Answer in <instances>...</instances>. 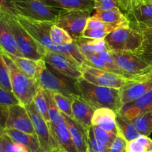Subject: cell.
Returning a JSON list of instances; mask_svg holds the SVG:
<instances>
[{
    "mask_svg": "<svg viewBox=\"0 0 152 152\" xmlns=\"http://www.w3.org/2000/svg\"><path fill=\"white\" fill-rule=\"evenodd\" d=\"M108 48L113 51L138 53L142 47V33L132 27H122L110 33L105 37Z\"/></svg>",
    "mask_w": 152,
    "mask_h": 152,
    "instance_id": "8992f818",
    "label": "cell"
},
{
    "mask_svg": "<svg viewBox=\"0 0 152 152\" xmlns=\"http://www.w3.org/2000/svg\"><path fill=\"white\" fill-rule=\"evenodd\" d=\"M39 152H43V151H39Z\"/></svg>",
    "mask_w": 152,
    "mask_h": 152,
    "instance_id": "f5cc1de1",
    "label": "cell"
},
{
    "mask_svg": "<svg viewBox=\"0 0 152 152\" xmlns=\"http://www.w3.org/2000/svg\"><path fill=\"white\" fill-rule=\"evenodd\" d=\"M86 62L85 64L89 66L126 77L116 63L114 57L111 53V50H105V51L88 55L86 56Z\"/></svg>",
    "mask_w": 152,
    "mask_h": 152,
    "instance_id": "2e32d148",
    "label": "cell"
},
{
    "mask_svg": "<svg viewBox=\"0 0 152 152\" xmlns=\"http://www.w3.org/2000/svg\"><path fill=\"white\" fill-rule=\"evenodd\" d=\"M8 14L17 16L19 13L16 8L13 0H0V15Z\"/></svg>",
    "mask_w": 152,
    "mask_h": 152,
    "instance_id": "b9f144b4",
    "label": "cell"
},
{
    "mask_svg": "<svg viewBox=\"0 0 152 152\" xmlns=\"http://www.w3.org/2000/svg\"><path fill=\"white\" fill-rule=\"evenodd\" d=\"M143 37L142 47L137 53L143 58L152 65V28H145L140 29Z\"/></svg>",
    "mask_w": 152,
    "mask_h": 152,
    "instance_id": "f1b7e54d",
    "label": "cell"
},
{
    "mask_svg": "<svg viewBox=\"0 0 152 152\" xmlns=\"http://www.w3.org/2000/svg\"><path fill=\"white\" fill-rule=\"evenodd\" d=\"M51 94L56 107L59 110L60 113L68 116V117H72L73 114L71 99L59 93H52L51 92Z\"/></svg>",
    "mask_w": 152,
    "mask_h": 152,
    "instance_id": "d590c367",
    "label": "cell"
},
{
    "mask_svg": "<svg viewBox=\"0 0 152 152\" xmlns=\"http://www.w3.org/2000/svg\"><path fill=\"white\" fill-rule=\"evenodd\" d=\"M87 152H98V151H94V150L91 149V148H88V150Z\"/></svg>",
    "mask_w": 152,
    "mask_h": 152,
    "instance_id": "681fc988",
    "label": "cell"
},
{
    "mask_svg": "<svg viewBox=\"0 0 152 152\" xmlns=\"http://www.w3.org/2000/svg\"><path fill=\"white\" fill-rule=\"evenodd\" d=\"M92 17L118 28L130 26L126 15L121 11L120 8H114L103 11H96Z\"/></svg>",
    "mask_w": 152,
    "mask_h": 152,
    "instance_id": "484cf974",
    "label": "cell"
},
{
    "mask_svg": "<svg viewBox=\"0 0 152 152\" xmlns=\"http://www.w3.org/2000/svg\"><path fill=\"white\" fill-rule=\"evenodd\" d=\"M4 61L10 73L12 92L24 106L33 102L36 93L39 88L37 80L29 78L21 72L11 58L2 51Z\"/></svg>",
    "mask_w": 152,
    "mask_h": 152,
    "instance_id": "5b68a950",
    "label": "cell"
},
{
    "mask_svg": "<svg viewBox=\"0 0 152 152\" xmlns=\"http://www.w3.org/2000/svg\"><path fill=\"white\" fill-rule=\"evenodd\" d=\"M21 16L39 22L55 23L64 10L48 5L45 0H13Z\"/></svg>",
    "mask_w": 152,
    "mask_h": 152,
    "instance_id": "52a82bcc",
    "label": "cell"
},
{
    "mask_svg": "<svg viewBox=\"0 0 152 152\" xmlns=\"http://www.w3.org/2000/svg\"><path fill=\"white\" fill-rule=\"evenodd\" d=\"M76 86L80 97L95 110L108 108L117 113L123 106L120 89L94 85L83 77L77 80Z\"/></svg>",
    "mask_w": 152,
    "mask_h": 152,
    "instance_id": "7a4b0ae2",
    "label": "cell"
},
{
    "mask_svg": "<svg viewBox=\"0 0 152 152\" xmlns=\"http://www.w3.org/2000/svg\"><path fill=\"white\" fill-rule=\"evenodd\" d=\"M145 2H150V3H152V0H147Z\"/></svg>",
    "mask_w": 152,
    "mask_h": 152,
    "instance_id": "f907efd6",
    "label": "cell"
},
{
    "mask_svg": "<svg viewBox=\"0 0 152 152\" xmlns=\"http://www.w3.org/2000/svg\"><path fill=\"white\" fill-rule=\"evenodd\" d=\"M142 1V0H117V2L120 10L124 11L126 13L140 4Z\"/></svg>",
    "mask_w": 152,
    "mask_h": 152,
    "instance_id": "bcb514c9",
    "label": "cell"
},
{
    "mask_svg": "<svg viewBox=\"0 0 152 152\" xmlns=\"http://www.w3.org/2000/svg\"><path fill=\"white\" fill-rule=\"evenodd\" d=\"M8 56L11 58V59L21 72L23 73L29 78L37 80L39 74L40 64H41L42 59L39 61H36L24 57V56H11V55H8Z\"/></svg>",
    "mask_w": 152,
    "mask_h": 152,
    "instance_id": "4316f807",
    "label": "cell"
},
{
    "mask_svg": "<svg viewBox=\"0 0 152 152\" xmlns=\"http://www.w3.org/2000/svg\"><path fill=\"white\" fill-rule=\"evenodd\" d=\"M150 111H152V90L134 102L123 105L119 113L126 118L133 120L136 117Z\"/></svg>",
    "mask_w": 152,
    "mask_h": 152,
    "instance_id": "9a60e30c",
    "label": "cell"
},
{
    "mask_svg": "<svg viewBox=\"0 0 152 152\" xmlns=\"http://www.w3.org/2000/svg\"><path fill=\"white\" fill-rule=\"evenodd\" d=\"M94 10L96 11L111 10L119 7L117 0H94Z\"/></svg>",
    "mask_w": 152,
    "mask_h": 152,
    "instance_id": "7bdbcfd3",
    "label": "cell"
},
{
    "mask_svg": "<svg viewBox=\"0 0 152 152\" xmlns=\"http://www.w3.org/2000/svg\"><path fill=\"white\" fill-rule=\"evenodd\" d=\"M0 49L4 53L16 56H22L18 50L11 31L4 19L0 16Z\"/></svg>",
    "mask_w": 152,
    "mask_h": 152,
    "instance_id": "7402d4cb",
    "label": "cell"
},
{
    "mask_svg": "<svg viewBox=\"0 0 152 152\" xmlns=\"http://www.w3.org/2000/svg\"><path fill=\"white\" fill-rule=\"evenodd\" d=\"M132 121L140 135L148 137L152 133V111L142 114Z\"/></svg>",
    "mask_w": 152,
    "mask_h": 152,
    "instance_id": "1f68e13d",
    "label": "cell"
},
{
    "mask_svg": "<svg viewBox=\"0 0 152 152\" xmlns=\"http://www.w3.org/2000/svg\"><path fill=\"white\" fill-rule=\"evenodd\" d=\"M0 86L5 90L12 92L10 73L8 68L4 61L2 50L0 49Z\"/></svg>",
    "mask_w": 152,
    "mask_h": 152,
    "instance_id": "8d00e7d4",
    "label": "cell"
},
{
    "mask_svg": "<svg viewBox=\"0 0 152 152\" xmlns=\"http://www.w3.org/2000/svg\"><path fill=\"white\" fill-rule=\"evenodd\" d=\"M37 82L39 87L43 90L61 94L69 99L80 96L76 86L77 80L59 74L46 63L44 59L41 60Z\"/></svg>",
    "mask_w": 152,
    "mask_h": 152,
    "instance_id": "3957f363",
    "label": "cell"
},
{
    "mask_svg": "<svg viewBox=\"0 0 152 152\" xmlns=\"http://www.w3.org/2000/svg\"><path fill=\"white\" fill-rule=\"evenodd\" d=\"M8 113L9 107L0 104V131H4L6 129Z\"/></svg>",
    "mask_w": 152,
    "mask_h": 152,
    "instance_id": "7dc6e473",
    "label": "cell"
},
{
    "mask_svg": "<svg viewBox=\"0 0 152 152\" xmlns=\"http://www.w3.org/2000/svg\"><path fill=\"white\" fill-rule=\"evenodd\" d=\"M33 102L35 105L39 113L42 116L43 118L46 120L47 123H49L50 118H49L48 114V102L45 92L41 88L39 87L34 98Z\"/></svg>",
    "mask_w": 152,
    "mask_h": 152,
    "instance_id": "4dcf8cb0",
    "label": "cell"
},
{
    "mask_svg": "<svg viewBox=\"0 0 152 152\" xmlns=\"http://www.w3.org/2000/svg\"><path fill=\"white\" fill-rule=\"evenodd\" d=\"M92 131L94 134L95 138L99 141L100 143L110 147L114 140H115L117 134L112 133V132H106L100 128L96 126H91Z\"/></svg>",
    "mask_w": 152,
    "mask_h": 152,
    "instance_id": "74e56055",
    "label": "cell"
},
{
    "mask_svg": "<svg viewBox=\"0 0 152 152\" xmlns=\"http://www.w3.org/2000/svg\"><path fill=\"white\" fill-rule=\"evenodd\" d=\"M116 123L117 133L120 134L127 142L136 139L140 135L133 121L126 118L119 112L117 113L116 116Z\"/></svg>",
    "mask_w": 152,
    "mask_h": 152,
    "instance_id": "83f0119b",
    "label": "cell"
},
{
    "mask_svg": "<svg viewBox=\"0 0 152 152\" xmlns=\"http://www.w3.org/2000/svg\"><path fill=\"white\" fill-rule=\"evenodd\" d=\"M147 1V0H142V2H145V1Z\"/></svg>",
    "mask_w": 152,
    "mask_h": 152,
    "instance_id": "816d5d0a",
    "label": "cell"
},
{
    "mask_svg": "<svg viewBox=\"0 0 152 152\" xmlns=\"http://www.w3.org/2000/svg\"><path fill=\"white\" fill-rule=\"evenodd\" d=\"M110 31L106 30H99V29H88L86 28L83 31V37L86 38L94 39H102L107 37L108 34H110Z\"/></svg>",
    "mask_w": 152,
    "mask_h": 152,
    "instance_id": "f6af8a7d",
    "label": "cell"
},
{
    "mask_svg": "<svg viewBox=\"0 0 152 152\" xmlns=\"http://www.w3.org/2000/svg\"><path fill=\"white\" fill-rule=\"evenodd\" d=\"M6 129H13L36 135L31 117L25 106L22 104L9 107Z\"/></svg>",
    "mask_w": 152,
    "mask_h": 152,
    "instance_id": "4fadbf2b",
    "label": "cell"
},
{
    "mask_svg": "<svg viewBox=\"0 0 152 152\" xmlns=\"http://www.w3.org/2000/svg\"><path fill=\"white\" fill-rule=\"evenodd\" d=\"M32 121L36 136L38 138L40 148L43 152H62L53 138L48 123L39 113L34 102L25 106Z\"/></svg>",
    "mask_w": 152,
    "mask_h": 152,
    "instance_id": "30bf717a",
    "label": "cell"
},
{
    "mask_svg": "<svg viewBox=\"0 0 152 152\" xmlns=\"http://www.w3.org/2000/svg\"><path fill=\"white\" fill-rule=\"evenodd\" d=\"M91 13L84 10H64L54 24L66 31L74 39L83 37Z\"/></svg>",
    "mask_w": 152,
    "mask_h": 152,
    "instance_id": "8fae6325",
    "label": "cell"
},
{
    "mask_svg": "<svg viewBox=\"0 0 152 152\" xmlns=\"http://www.w3.org/2000/svg\"><path fill=\"white\" fill-rule=\"evenodd\" d=\"M117 113L108 108H100L94 112L91 120L92 126H96L106 132H112L117 134L116 123Z\"/></svg>",
    "mask_w": 152,
    "mask_h": 152,
    "instance_id": "44dd1931",
    "label": "cell"
},
{
    "mask_svg": "<svg viewBox=\"0 0 152 152\" xmlns=\"http://www.w3.org/2000/svg\"><path fill=\"white\" fill-rule=\"evenodd\" d=\"M125 15L130 27L134 29L152 28V3L141 2Z\"/></svg>",
    "mask_w": 152,
    "mask_h": 152,
    "instance_id": "5bb4252c",
    "label": "cell"
},
{
    "mask_svg": "<svg viewBox=\"0 0 152 152\" xmlns=\"http://www.w3.org/2000/svg\"><path fill=\"white\" fill-rule=\"evenodd\" d=\"M151 90H152V82L137 80L126 85L120 89L122 105L134 102Z\"/></svg>",
    "mask_w": 152,
    "mask_h": 152,
    "instance_id": "e0dca14e",
    "label": "cell"
},
{
    "mask_svg": "<svg viewBox=\"0 0 152 152\" xmlns=\"http://www.w3.org/2000/svg\"><path fill=\"white\" fill-rule=\"evenodd\" d=\"M16 17L19 23L25 28V29H26V31L47 51L67 55L75 59L80 65L86 63V58L82 54L78 47L74 42L66 45H59L52 41L50 37V30L54 23L33 20L21 15Z\"/></svg>",
    "mask_w": 152,
    "mask_h": 152,
    "instance_id": "6da1fadb",
    "label": "cell"
},
{
    "mask_svg": "<svg viewBox=\"0 0 152 152\" xmlns=\"http://www.w3.org/2000/svg\"><path fill=\"white\" fill-rule=\"evenodd\" d=\"M4 133L13 142L22 145L29 152H39L42 151L38 138L36 135L30 134L13 129H5Z\"/></svg>",
    "mask_w": 152,
    "mask_h": 152,
    "instance_id": "603a6c76",
    "label": "cell"
},
{
    "mask_svg": "<svg viewBox=\"0 0 152 152\" xmlns=\"http://www.w3.org/2000/svg\"><path fill=\"white\" fill-rule=\"evenodd\" d=\"M126 152H152V139L140 135L136 139L127 142Z\"/></svg>",
    "mask_w": 152,
    "mask_h": 152,
    "instance_id": "f546056e",
    "label": "cell"
},
{
    "mask_svg": "<svg viewBox=\"0 0 152 152\" xmlns=\"http://www.w3.org/2000/svg\"><path fill=\"white\" fill-rule=\"evenodd\" d=\"M45 92L48 102V114L50 123H53V124H59V123H64L65 120H64V118L62 117L59 110L56 107L54 99L52 96L51 92L48 91H45Z\"/></svg>",
    "mask_w": 152,
    "mask_h": 152,
    "instance_id": "e575fe53",
    "label": "cell"
},
{
    "mask_svg": "<svg viewBox=\"0 0 152 152\" xmlns=\"http://www.w3.org/2000/svg\"><path fill=\"white\" fill-rule=\"evenodd\" d=\"M50 37L52 41L59 45H66L74 42V39L71 35L55 24L52 25L50 30Z\"/></svg>",
    "mask_w": 152,
    "mask_h": 152,
    "instance_id": "d6a6232c",
    "label": "cell"
},
{
    "mask_svg": "<svg viewBox=\"0 0 152 152\" xmlns=\"http://www.w3.org/2000/svg\"><path fill=\"white\" fill-rule=\"evenodd\" d=\"M83 78L86 81L97 86L120 89L126 85L137 80L138 78H128L110 71L93 68L86 64L81 65Z\"/></svg>",
    "mask_w": 152,
    "mask_h": 152,
    "instance_id": "ba28073f",
    "label": "cell"
},
{
    "mask_svg": "<svg viewBox=\"0 0 152 152\" xmlns=\"http://www.w3.org/2000/svg\"><path fill=\"white\" fill-rule=\"evenodd\" d=\"M86 28L88 29H99V30H106V31L112 32L114 30L119 28L118 27L114 26V25H109V24L105 23L101 21L98 20V19H94V17L91 16L88 19L87 24H86Z\"/></svg>",
    "mask_w": 152,
    "mask_h": 152,
    "instance_id": "ab89813d",
    "label": "cell"
},
{
    "mask_svg": "<svg viewBox=\"0 0 152 152\" xmlns=\"http://www.w3.org/2000/svg\"><path fill=\"white\" fill-rule=\"evenodd\" d=\"M0 16L11 31L18 50L22 56L36 61L43 59L47 50L25 29L16 16L8 14H2Z\"/></svg>",
    "mask_w": 152,
    "mask_h": 152,
    "instance_id": "277c9868",
    "label": "cell"
},
{
    "mask_svg": "<svg viewBox=\"0 0 152 152\" xmlns=\"http://www.w3.org/2000/svg\"><path fill=\"white\" fill-rule=\"evenodd\" d=\"M0 152H29L28 150L19 143H15L4 131H0Z\"/></svg>",
    "mask_w": 152,
    "mask_h": 152,
    "instance_id": "836d02e7",
    "label": "cell"
},
{
    "mask_svg": "<svg viewBox=\"0 0 152 152\" xmlns=\"http://www.w3.org/2000/svg\"><path fill=\"white\" fill-rule=\"evenodd\" d=\"M0 104L10 107L21 103L13 92L5 90L0 86Z\"/></svg>",
    "mask_w": 152,
    "mask_h": 152,
    "instance_id": "f35d334b",
    "label": "cell"
},
{
    "mask_svg": "<svg viewBox=\"0 0 152 152\" xmlns=\"http://www.w3.org/2000/svg\"><path fill=\"white\" fill-rule=\"evenodd\" d=\"M43 59L53 69L65 77L75 80H79L83 77L81 65L72 57L67 55L47 51Z\"/></svg>",
    "mask_w": 152,
    "mask_h": 152,
    "instance_id": "7c38bea8",
    "label": "cell"
},
{
    "mask_svg": "<svg viewBox=\"0 0 152 152\" xmlns=\"http://www.w3.org/2000/svg\"><path fill=\"white\" fill-rule=\"evenodd\" d=\"M48 5L64 10H84L91 13L94 10V0H45Z\"/></svg>",
    "mask_w": 152,
    "mask_h": 152,
    "instance_id": "cb8c5ba5",
    "label": "cell"
},
{
    "mask_svg": "<svg viewBox=\"0 0 152 152\" xmlns=\"http://www.w3.org/2000/svg\"><path fill=\"white\" fill-rule=\"evenodd\" d=\"M111 53L119 68L129 78H137L152 71L151 64L138 53L113 50H111Z\"/></svg>",
    "mask_w": 152,
    "mask_h": 152,
    "instance_id": "9c48e42d",
    "label": "cell"
},
{
    "mask_svg": "<svg viewBox=\"0 0 152 152\" xmlns=\"http://www.w3.org/2000/svg\"><path fill=\"white\" fill-rule=\"evenodd\" d=\"M88 132V145L89 148L94 150L98 152H108L109 147L100 143L95 138L94 134L92 131L91 126L87 130Z\"/></svg>",
    "mask_w": 152,
    "mask_h": 152,
    "instance_id": "60d3db41",
    "label": "cell"
},
{
    "mask_svg": "<svg viewBox=\"0 0 152 152\" xmlns=\"http://www.w3.org/2000/svg\"><path fill=\"white\" fill-rule=\"evenodd\" d=\"M71 100L72 118L88 130L92 126L91 120L95 109L80 96H74Z\"/></svg>",
    "mask_w": 152,
    "mask_h": 152,
    "instance_id": "d6986e66",
    "label": "cell"
},
{
    "mask_svg": "<svg viewBox=\"0 0 152 152\" xmlns=\"http://www.w3.org/2000/svg\"><path fill=\"white\" fill-rule=\"evenodd\" d=\"M126 147L127 141L120 134L117 133L115 140L109 147L108 152H126Z\"/></svg>",
    "mask_w": 152,
    "mask_h": 152,
    "instance_id": "ee69618b",
    "label": "cell"
},
{
    "mask_svg": "<svg viewBox=\"0 0 152 152\" xmlns=\"http://www.w3.org/2000/svg\"><path fill=\"white\" fill-rule=\"evenodd\" d=\"M48 123L50 132L61 151L62 152H79L65 122L59 124H53L50 122Z\"/></svg>",
    "mask_w": 152,
    "mask_h": 152,
    "instance_id": "ac0fdd59",
    "label": "cell"
},
{
    "mask_svg": "<svg viewBox=\"0 0 152 152\" xmlns=\"http://www.w3.org/2000/svg\"><path fill=\"white\" fill-rule=\"evenodd\" d=\"M74 42L77 45L79 50L85 56V58L93 53H96L99 52L105 51V50H111L108 48L104 39H89L81 37L74 39Z\"/></svg>",
    "mask_w": 152,
    "mask_h": 152,
    "instance_id": "d4e9b609",
    "label": "cell"
},
{
    "mask_svg": "<svg viewBox=\"0 0 152 152\" xmlns=\"http://www.w3.org/2000/svg\"><path fill=\"white\" fill-rule=\"evenodd\" d=\"M138 80L152 82V71L150 73H148V74H145V75L141 76V77H138Z\"/></svg>",
    "mask_w": 152,
    "mask_h": 152,
    "instance_id": "c3c4849f",
    "label": "cell"
},
{
    "mask_svg": "<svg viewBox=\"0 0 152 152\" xmlns=\"http://www.w3.org/2000/svg\"><path fill=\"white\" fill-rule=\"evenodd\" d=\"M62 116L71 132L74 143L79 152H87L89 148L87 129H85L72 117H68L63 114H62Z\"/></svg>",
    "mask_w": 152,
    "mask_h": 152,
    "instance_id": "ffe728a7",
    "label": "cell"
}]
</instances>
